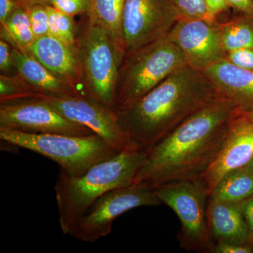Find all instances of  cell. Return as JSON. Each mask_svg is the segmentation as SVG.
<instances>
[{"instance_id": "1", "label": "cell", "mask_w": 253, "mask_h": 253, "mask_svg": "<svg viewBox=\"0 0 253 253\" xmlns=\"http://www.w3.org/2000/svg\"><path fill=\"white\" fill-rule=\"evenodd\" d=\"M237 107L214 98L147 151L134 184L154 188L171 181L203 179L222 148Z\"/></svg>"}, {"instance_id": "2", "label": "cell", "mask_w": 253, "mask_h": 253, "mask_svg": "<svg viewBox=\"0 0 253 253\" xmlns=\"http://www.w3.org/2000/svg\"><path fill=\"white\" fill-rule=\"evenodd\" d=\"M218 96L204 73L186 66L117 113L129 142L147 151Z\"/></svg>"}, {"instance_id": "3", "label": "cell", "mask_w": 253, "mask_h": 253, "mask_svg": "<svg viewBox=\"0 0 253 253\" xmlns=\"http://www.w3.org/2000/svg\"><path fill=\"white\" fill-rule=\"evenodd\" d=\"M147 151L130 143L114 157L94 165L83 175H69L60 169L55 184L61 231L69 235L88 208L108 191L134 184L144 166Z\"/></svg>"}, {"instance_id": "4", "label": "cell", "mask_w": 253, "mask_h": 253, "mask_svg": "<svg viewBox=\"0 0 253 253\" xmlns=\"http://www.w3.org/2000/svg\"><path fill=\"white\" fill-rule=\"evenodd\" d=\"M81 94L116 111V91L126 51L104 28L87 23L77 38Z\"/></svg>"}, {"instance_id": "5", "label": "cell", "mask_w": 253, "mask_h": 253, "mask_svg": "<svg viewBox=\"0 0 253 253\" xmlns=\"http://www.w3.org/2000/svg\"><path fill=\"white\" fill-rule=\"evenodd\" d=\"M0 139L49 158L73 176L83 175L94 165L120 153L96 134H34L0 128Z\"/></svg>"}, {"instance_id": "6", "label": "cell", "mask_w": 253, "mask_h": 253, "mask_svg": "<svg viewBox=\"0 0 253 253\" xmlns=\"http://www.w3.org/2000/svg\"><path fill=\"white\" fill-rule=\"evenodd\" d=\"M186 66L184 55L168 34L126 55L118 79L116 111L129 107Z\"/></svg>"}, {"instance_id": "7", "label": "cell", "mask_w": 253, "mask_h": 253, "mask_svg": "<svg viewBox=\"0 0 253 253\" xmlns=\"http://www.w3.org/2000/svg\"><path fill=\"white\" fill-rule=\"evenodd\" d=\"M161 204L175 212L181 222L177 238L181 247L188 251L212 252L208 222L209 191L204 179H184L153 188Z\"/></svg>"}, {"instance_id": "8", "label": "cell", "mask_w": 253, "mask_h": 253, "mask_svg": "<svg viewBox=\"0 0 253 253\" xmlns=\"http://www.w3.org/2000/svg\"><path fill=\"white\" fill-rule=\"evenodd\" d=\"M161 204L154 189L143 184L111 190L91 205L69 236L83 242L94 243L111 234L113 221L123 213L141 206Z\"/></svg>"}, {"instance_id": "9", "label": "cell", "mask_w": 253, "mask_h": 253, "mask_svg": "<svg viewBox=\"0 0 253 253\" xmlns=\"http://www.w3.org/2000/svg\"><path fill=\"white\" fill-rule=\"evenodd\" d=\"M34 97L69 121L89 128L120 152L130 144L120 122L117 111L81 93L50 94L37 92Z\"/></svg>"}, {"instance_id": "10", "label": "cell", "mask_w": 253, "mask_h": 253, "mask_svg": "<svg viewBox=\"0 0 253 253\" xmlns=\"http://www.w3.org/2000/svg\"><path fill=\"white\" fill-rule=\"evenodd\" d=\"M179 18L171 0H126L122 21L126 56L167 35Z\"/></svg>"}, {"instance_id": "11", "label": "cell", "mask_w": 253, "mask_h": 253, "mask_svg": "<svg viewBox=\"0 0 253 253\" xmlns=\"http://www.w3.org/2000/svg\"><path fill=\"white\" fill-rule=\"evenodd\" d=\"M0 128L34 134H95L86 126L63 117L36 97L0 102Z\"/></svg>"}, {"instance_id": "12", "label": "cell", "mask_w": 253, "mask_h": 253, "mask_svg": "<svg viewBox=\"0 0 253 253\" xmlns=\"http://www.w3.org/2000/svg\"><path fill=\"white\" fill-rule=\"evenodd\" d=\"M168 35L180 49L186 65L197 71L204 72L226 59L217 21L179 18Z\"/></svg>"}, {"instance_id": "13", "label": "cell", "mask_w": 253, "mask_h": 253, "mask_svg": "<svg viewBox=\"0 0 253 253\" xmlns=\"http://www.w3.org/2000/svg\"><path fill=\"white\" fill-rule=\"evenodd\" d=\"M253 159V125L239 113L231 121L222 148L203 178L209 194L224 176L246 167Z\"/></svg>"}, {"instance_id": "14", "label": "cell", "mask_w": 253, "mask_h": 253, "mask_svg": "<svg viewBox=\"0 0 253 253\" xmlns=\"http://www.w3.org/2000/svg\"><path fill=\"white\" fill-rule=\"evenodd\" d=\"M218 94L231 100L240 113L253 112V71L223 59L205 70Z\"/></svg>"}, {"instance_id": "15", "label": "cell", "mask_w": 253, "mask_h": 253, "mask_svg": "<svg viewBox=\"0 0 253 253\" xmlns=\"http://www.w3.org/2000/svg\"><path fill=\"white\" fill-rule=\"evenodd\" d=\"M27 51L51 73L72 84L81 93L77 46L68 45L46 35L36 38Z\"/></svg>"}, {"instance_id": "16", "label": "cell", "mask_w": 253, "mask_h": 253, "mask_svg": "<svg viewBox=\"0 0 253 253\" xmlns=\"http://www.w3.org/2000/svg\"><path fill=\"white\" fill-rule=\"evenodd\" d=\"M208 222L214 244L217 242L249 244L251 236L240 204L209 198Z\"/></svg>"}, {"instance_id": "17", "label": "cell", "mask_w": 253, "mask_h": 253, "mask_svg": "<svg viewBox=\"0 0 253 253\" xmlns=\"http://www.w3.org/2000/svg\"><path fill=\"white\" fill-rule=\"evenodd\" d=\"M11 55L14 69L37 92L50 94L81 93L72 84L51 73L28 51L12 47Z\"/></svg>"}, {"instance_id": "18", "label": "cell", "mask_w": 253, "mask_h": 253, "mask_svg": "<svg viewBox=\"0 0 253 253\" xmlns=\"http://www.w3.org/2000/svg\"><path fill=\"white\" fill-rule=\"evenodd\" d=\"M89 1L90 7L86 14L88 20L104 28L124 48L122 21L126 0H89Z\"/></svg>"}, {"instance_id": "19", "label": "cell", "mask_w": 253, "mask_h": 253, "mask_svg": "<svg viewBox=\"0 0 253 253\" xmlns=\"http://www.w3.org/2000/svg\"><path fill=\"white\" fill-rule=\"evenodd\" d=\"M253 194V173L241 168L224 176L210 194V198L223 202L240 204Z\"/></svg>"}, {"instance_id": "20", "label": "cell", "mask_w": 253, "mask_h": 253, "mask_svg": "<svg viewBox=\"0 0 253 253\" xmlns=\"http://www.w3.org/2000/svg\"><path fill=\"white\" fill-rule=\"evenodd\" d=\"M0 36L12 47L27 51L36 40L27 9L18 6L7 19L1 23Z\"/></svg>"}, {"instance_id": "21", "label": "cell", "mask_w": 253, "mask_h": 253, "mask_svg": "<svg viewBox=\"0 0 253 253\" xmlns=\"http://www.w3.org/2000/svg\"><path fill=\"white\" fill-rule=\"evenodd\" d=\"M221 41L226 52L253 48V21L247 16H240L220 23Z\"/></svg>"}, {"instance_id": "22", "label": "cell", "mask_w": 253, "mask_h": 253, "mask_svg": "<svg viewBox=\"0 0 253 253\" xmlns=\"http://www.w3.org/2000/svg\"><path fill=\"white\" fill-rule=\"evenodd\" d=\"M47 9L49 15V35L68 45L76 46V28L73 16L63 14L51 5H47Z\"/></svg>"}, {"instance_id": "23", "label": "cell", "mask_w": 253, "mask_h": 253, "mask_svg": "<svg viewBox=\"0 0 253 253\" xmlns=\"http://www.w3.org/2000/svg\"><path fill=\"white\" fill-rule=\"evenodd\" d=\"M37 91L19 75L0 76V102L34 97Z\"/></svg>"}, {"instance_id": "24", "label": "cell", "mask_w": 253, "mask_h": 253, "mask_svg": "<svg viewBox=\"0 0 253 253\" xmlns=\"http://www.w3.org/2000/svg\"><path fill=\"white\" fill-rule=\"evenodd\" d=\"M179 18L184 19H201L214 22L205 0H171Z\"/></svg>"}, {"instance_id": "25", "label": "cell", "mask_w": 253, "mask_h": 253, "mask_svg": "<svg viewBox=\"0 0 253 253\" xmlns=\"http://www.w3.org/2000/svg\"><path fill=\"white\" fill-rule=\"evenodd\" d=\"M27 11L36 39L49 35V15L47 5H35Z\"/></svg>"}, {"instance_id": "26", "label": "cell", "mask_w": 253, "mask_h": 253, "mask_svg": "<svg viewBox=\"0 0 253 253\" xmlns=\"http://www.w3.org/2000/svg\"><path fill=\"white\" fill-rule=\"evenodd\" d=\"M51 6L68 16L87 14L90 7L89 0H53Z\"/></svg>"}, {"instance_id": "27", "label": "cell", "mask_w": 253, "mask_h": 253, "mask_svg": "<svg viewBox=\"0 0 253 253\" xmlns=\"http://www.w3.org/2000/svg\"><path fill=\"white\" fill-rule=\"evenodd\" d=\"M226 59L239 67L253 71V48L229 51L226 53Z\"/></svg>"}, {"instance_id": "28", "label": "cell", "mask_w": 253, "mask_h": 253, "mask_svg": "<svg viewBox=\"0 0 253 253\" xmlns=\"http://www.w3.org/2000/svg\"><path fill=\"white\" fill-rule=\"evenodd\" d=\"M212 253H253L251 245L217 242L213 246Z\"/></svg>"}, {"instance_id": "29", "label": "cell", "mask_w": 253, "mask_h": 253, "mask_svg": "<svg viewBox=\"0 0 253 253\" xmlns=\"http://www.w3.org/2000/svg\"><path fill=\"white\" fill-rule=\"evenodd\" d=\"M12 46L7 42L1 39L0 41V70L3 75L8 74L14 68L12 63Z\"/></svg>"}, {"instance_id": "30", "label": "cell", "mask_w": 253, "mask_h": 253, "mask_svg": "<svg viewBox=\"0 0 253 253\" xmlns=\"http://www.w3.org/2000/svg\"><path fill=\"white\" fill-rule=\"evenodd\" d=\"M240 206L247 225L249 226L250 236H251L250 241H251L253 238V194L240 203Z\"/></svg>"}, {"instance_id": "31", "label": "cell", "mask_w": 253, "mask_h": 253, "mask_svg": "<svg viewBox=\"0 0 253 253\" xmlns=\"http://www.w3.org/2000/svg\"><path fill=\"white\" fill-rule=\"evenodd\" d=\"M230 8L244 16H251L253 13V0H227Z\"/></svg>"}, {"instance_id": "32", "label": "cell", "mask_w": 253, "mask_h": 253, "mask_svg": "<svg viewBox=\"0 0 253 253\" xmlns=\"http://www.w3.org/2000/svg\"><path fill=\"white\" fill-rule=\"evenodd\" d=\"M211 14L217 18L218 15L230 9L227 0H205Z\"/></svg>"}, {"instance_id": "33", "label": "cell", "mask_w": 253, "mask_h": 253, "mask_svg": "<svg viewBox=\"0 0 253 253\" xmlns=\"http://www.w3.org/2000/svg\"><path fill=\"white\" fill-rule=\"evenodd\" d=\"M18 6L16 0H0V23H4Z\"/></svg>"}, {"instance_id": "34", "label": "cell", "mask_w": 253, "mask_h": 253, "mask_svg": "<svg viewBox=\"0 0 253 253\" xmlns=\"http://www.w3.org/2000/svg\"><path fill=\"white\" fill-rule=\"evenodd\" d=\"M16 1L19 6L28 9L35 5H51L53 0H16Z\"/></svg>"}, {"instance_id": "35", "label": "cell", "mask_w": 253, "mask_h": 253, "mask_svg": "<svg viewBox=\"0 0 253 253\" xmlns=\"http://www.w3.org/2000/svg\"><path fill=\"white\" fill-rule=\"evenodd\" d=\"M253 125V112L241 113Z\"/></svg>"}, {"instance_id": "36", "label": "cell", "mask_w": 253, "mask_h": 253, "mask_svg": "<svg viewBox=\"0 0 253 253\" xmlns=\"http://www.w3.org/2000/svg\"><path fill=\"white\" fill-rule=\"evenodd\" d=\"M245 168H247V169H249V171H251V172L253 173V161H251V162L248 165V166Z\"/></svg>"}, {"instance_id": "37", "label": "cell", "mask_w": 253, "mask_h": 253, "mask_svg": "<svg viewBox=\"0 0 253 253\" xmlns=\"http://www.w3.org/2000/svg\"><path fill=\"white\" fill-rule=\"evenodd\" d=\"M250 245H251V249H252L253 253V238L251 240V241H250Z\"/></svg>"}, {"instance_id": "38", "label": "cell", "mask_w": 253, "mask_h": 253, "mask_svg": "<svg viewBox=\"0 0 253 253\" xmlns=\"http://www.w3.org/2000/svg\"><path fill=\"white\" fill-rule=\"evenodd\" d=\"M249 17H251V19H252L253 21V13L252 16H249Z\"/></svg>"}]
</instances>
